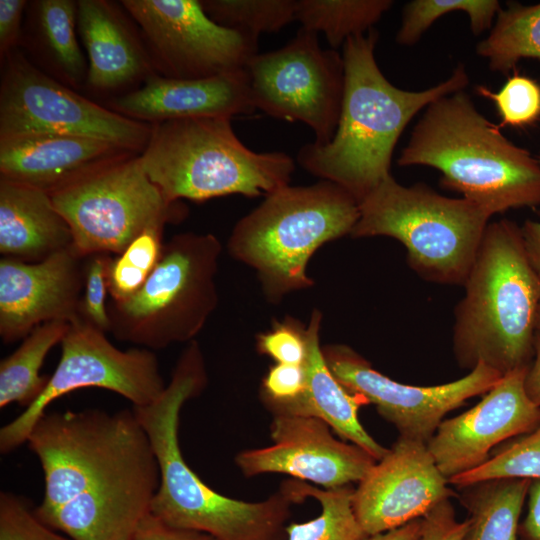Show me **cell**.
<instances>
[{"mask_svg": "<svg viewBox=\"0 0 540 540\" xmlns=\"http://www.w3.org/2000/svg\"><path fill=\"white\" fill-rule=\"evenodd\" d=\"M26 442L44 474L39 519L64 505H151L158 489V462L133 409L45 412Z\"/></svg>", "mask_w": 540, "mask_h": 540, "instance_id": "obj_1", "label": "cell"}, {"mask_svg": "<svg viewBox=\"0 0 540 540\" xmlns=\"http://www.w3.org/2000/svg\"><path fill=\"white\" fill-rule=\"evenodd\" d=\"M372 28L343 45L345 86L338 125L331 141L302 146L298 163L321 180L331 181L360 203L391 175L395 146L405 127L430 103L464 90L469 83L463 63L444 81L422 91L394 86L380 70Z\"/></svg>", "mask_w": 540, "mask_h": 540, "instance_id": "obj_2", "label": "cell"}, {"mask_svg": "<svg viewBox=\"0 0 540 540\" xmlns=\"http://www.w3.org/2000/svg\"><path fill=\"white\" fill-rule=\"evenodd\" d=\"M207 383L205 361L196 340L188 343L170 382L152 403L133 406L156 456L160 481L150 513L164 523L209 534L217 540H284L291 493L280 490L260 502L236 500L216 492L188 466L178 439L184 403Z\"/></svg>", "mask_w": 540, "mask_h": 540, "instance_id": "obj_3", "label": "cell"}, {"mask_svg": "<svg viewBox=\"0 0 540 540\" xmlns=\"http://www.w3.org/2000/svg\"><path fill=\"white\" fill-rule=\"evenodd\" d=\"M481 114L464 90L430 103L402 149L399 166H429L441 184L489 215L540 206V163Z\"/></svg>", "mask_w": 540, "mask_h": 540, "instance_id": "obj_4", "label": "cell"}, {"mask_svg": "<svg viewBox=\"0 0 540 540\" xmlns=\"http://www.w3.org/2000/svg\"><path fill=\"white\" fill-rule=\"evenodd\" d=\"M454 310L452 344L463 369L479 363L504 376L534 355L540 280L512 220L489 222Z\"/></svg>", "mask_w": 540, "mask_h": 540, "instance_id": "obj_5", "label": "cell"}, {"mask_svg": "<svg viewBox=\"0 0 540 540\" xmlns=\"http://www.w3.org/2000/svg\"><path fill=\"white\" fill-rule=\"evenodd\" d=\"M359 203L327 181L283 186L242 217L227 242L230 255L256 270L268 300L313 285L309 259L324 243L351 233Z\"/></svg>", "mask_w": 540, "mask_h": 540, "instance_id": "obj_6", "label": "cell"}, {"mask_svg": "<svg viewBox=\"0 0 540 540\" xmlns=\"http://www.w3.org/2000/svg\"><path fill=\"white\" fill-rule=\"evenodd\" d=\"M140 160L149 179L170 202L230 194L265 196L288 185L295 169L293 159L283 152L249 149L228 118L151 124Z\"/></svg>", "mask_w": 540, "mask_h": 540, "instance_id": "obj_7", "label": "cell"}, {"mask_svg": "<svg viewBox=\"0 0 540 540\" xmlns=\"http://www.w3.org/2000/svg\"><path fill=\"white\" fill-rule=\"evenodd\" d=\"M491 217L466 198L441 195L421 182L404 186L390 175L359 203L350 236L394 238L421 278L464 285Z\"/></svg>", "mask_w": 540, "mask_h": 540, "instance_id": "obj_8", "label": "cell"}, {"mask_svg": "<svg viewBox=\"0 0 540 540\" xmlns=\"http://www.w3.org/2000/svg\"><path fill=\"white\" fill-rule=\"evenodd\" d=\"M221 251L211 233L174 235L142 288L124 302L107 304L110 333L152 351L193 341L218 303Z\"/></svg>", "mask_w": 540, "mask_h": 540, "instance_id": "obj_9", "label": "cell"}, {"mask_svg": "<svg viewBox=\"0 0 540 540\" xmlns=\"http://www.w3.org/2000/svg\"><path fill=\"white\" fill-rule=\"evenodd\" d=\"M68 223L74 251L121 254L154 225L180 222L187 209L168 201L144 171L140 154L126 153L48 192Z\"/></svg>", "mask_w": 540, "mask_h": 540, "instance_id": "obj_10", "label": "cell"}, {"mask_svg": "<svg viewBox=\"0 0 540 540\" xmlns=\"http://www.w3.org/2000/svg\"><path fill=\"white\" fill-rule=\"evenodd\" d=\"M245 72L255 109L302 122L316 144L331 141L344 95V61L337 50L320 46L317 33L301 27L283 47L253 56Z\"/></svg>", "mask_w": 540, "mask_h": 540, "instance_id": "obj_11", "label": "cell"}, {"mask_svg": "<svg viewBox=\"0 0 540 540\" xmlns=\"http://www.w3.org/2000/svg\"><path fill=\"white\" fill-rule=\"evenodd\" d=\"M61 356L41 395L0 429V452L10 453L27 441L50 403L82 388L106 389L129 400L133 406L155 401L166 384L152 350H121L84 319L69 324L61 341Z\"/></svg>", "mask_w": 540, "mask_h": 540, "instance_id": "obj_12", "label": "cell"}, {"mask_svg": "<svg viewBox=\"0 0 540 540\" xmlns=\"http://www.w3.org/2000/svg\"><path fill=\"white\" fill-rule=\"evenodd\" d=\"M3 60L0 137L55 133L106 141L137 154L145 149L150 124L127 118L79 95L16 50Z\"/></svg>", "mask_w": 540, "mask_h": 540, "instance_id": "obj_13", "label": "cell"}, {"mask_svg": "<svg viewBox=\"0 0 540 540\" xmlns=\"http://www.w3.org/2000/svg\"><path fill=\"white\" fill-rule=\"evenodd\" d=\"M163 76L202 79L244 70L258 38L217 24L199 0H123Z\"/></svg>", "mask_w": 540, "mask_h": 540, "instance_id": "obj_14", "label": "cell"}, {"mask_svg": "<svg viewBox=\"0 0 540 540\" xmlns=\"http://www.w3.org/2000/svg\"><path fill=\"white\" fill-rule=\"evenodd\" d=\"M322 351L332 374L346 390L375 405L377 412L395 426L399 436L426 444L446 414L468 399L487 393L502 378L497 371L479 363L458 380L435 386H413L375 370L346 345H328Z\"/></svg>", "mask_w": 540, "mask_h": 540, "instance_id": "obj_15", "label": "cell"}, {"mask_svg": "<svg viewBox=\"0 0 540 540\" xmlns=\"http://www.w3.org/2000/svg\"><path fill=\"white\" fill-rule=\"evenodd\" d=\"M270 430L273 445L236 455L246 477L283 473L333 489L359 483L377 462L361 447L335 439L316 417L276 414Z\"/></svg>", "mask_w": 540, "mask_h": 540, "instance_id": "obj_16", "label": "cell"}, {"mask_svg": "<svg viewBox=\"0 0 540 540\" xmlns=\"http://www.w3.org/2000/svg\"><path fill=\"white\" fill-rule=\"evenodd\" d=\"M427 444L399 436L354 490L353 508L367 535L424 517L454 492Z\"/></svg>", "mask_w": 540, "mask_h": 540, "instance_id": "obj_17", "label": "cell"}, {"mask_svg": "<svg viewBox=\"0 0 540 540\" xmlns=\"http://www.w3.org/2000/svg\"><path fill=\"white\" fill-rule=\"evenodd\" d=\"M528 368L502 376L479 403L438 426L427 447L447 480L481 466L495 447L540 423V407L525 389Z\"/></svg>", "mask_w": 540, "mask_h": 540, "instance_id": "obj_18", "label": "cell"}, {"mask_svg": "<svg viewBox=\"0 0 540 540\" xmlns=\"http://www.w3.org/2000/svg\"><path fill=\"white\" fill-rule=\"evenodd\" d=\"M84 261L72 246L35 263L1 258L0 336L5 344L44 323L81 318Z\"/></svg>", "mask_w": 540, "mask_h": 540, "instance_id": "obj_19", "label": "cell"}, {"mask_svg": "<svg viewBox=\"0 0 540 540\" xmlns=\"http://www.w3.org/2000/svg\"><path fill=\"white\" fill-rule=\"evenodd\" d=\"M110 109L150 125L191 118L231 119L256 110L245 69L202 79L152 73L140 88L112 100Z\"/></svg>", "mask_w": 540, "mask_h": 540, "instance_id": "obj_20", "label": "cell"}, {"mask_svg": "<svg viewBox=\"0 0 540 540\" xmlns=\"http://www.w3.org/2000/svg\"><path fill=\"white\" fill-rule=\"evenodd\" d=\"M126 153L130 151L115 144L76 135L31 133L0 137V178L50 192Z\"/></svg>", "mask_w": 540, "mask_h": 540, "instance_id": "obj_21", "label": "cell"}, {"mask_svg": "<svg viewBox=\"0 0 540 540\" xmlns=\"http://www.w3.org/2000/svg\"><path fill=\"white\" fill-rule=\"evenodd\" d=\"M77 27L88 56V84L109 91L154 72L146 45L122 11L105 0L77 1Z\"/></svg>", "mask_w": 540, "mask_h": 540, "instance_id": "obj_22", "label": "cell"}, {"mask_svg": "<svg viewBox=\"0 0 540 540\" xmlns=\"http://www.w3.org/2000/svg\"><path fill=\"white\" fill-rule=\"evenodd\" d=\"M71 229L48 192L0 178V253L40 262L71 247Z\"/></svg>", "mask_w": 540, "mask_h": 540, "instance_id": "obj_23", "label": "cell"}, {"mask_svg": "<svg viewBox=\"0 0 540 540\" xmlns=\"http://www.w3.org/2000/svg\"><path fill=\"white\" fill-rule=\"evenodd\" d=\"M321 319V313L314 310L306 328L305 391L296 401L276 414L319 418L340 437L361 447L379 461L389 449L379 444L359 420L358 410L367 404L366 401L346 390L329 369L319 341Z\"/></svg>", "mask_w": 540, "mask_h": 540, "instance_id": "obj_24", "label": "cell"}, {"mask_svg": "<svg viewBox=\"0 0 540 540\" xmlns=\"http://www.w3.org/2000/svg\"><path fill=\"white\" fill-rule=\"evenodd\" d=\"M530 483L502 478L459 488L468 511L466 540H520L519 520Z\"/></svg>", "mask_w": 540, "mask_h": 540, "instance_id": "obj_25", "label": "cell"}, {"mask_svg": "<svg viewBox=\"0 0 540 540\" xmlns=\"http://www.w3.org/2000/svg\"><path fill=\"white\" fill-rule=\"evenodd\" d=\"M69 323L54 321L36 327L21 345L0 362V408L18 403L27 408L43 392L50 376L40 369L49 351L61 343Z\"/></svg>", "mask_w": 540, "mask_h": 540, "instance_id": "obj_26", "label": "cell"}, {"mask_svg": "<svg viewBox=\"0 0 540 540\" xmlns=\"http://www.w3.org/2000/svg\"><path fill=\"white\" fill-rule=\"evenodd\" d=\"M476 53L487 60L490 70L505 74L516 70L522 59L540 61V3L511 2L501 8Z\"/></svg>", "mask_w": 540, "mask_h": 540, "instance_id": "obj_27", "label": "cell"}, {"mask_svg": "<svg viewBox=\"0 0 540 540\" xmlns=\"http://www.w3.org/2000/svg\"><path fill=\"white\" fill-rule=\"evenodd\" d=\"M282 486L297 503L312 497L321 505L318 517L286 527L287 540H364L368 536L354 512L355 489L351 485L320 489L300 480H288Z\"/></svg>", "mask_w": 540, "mask_h": 540, "instance_id": "obj_28", "label": "cell"}, {"mask_svg": "<svg viewBox=\"0 0 540 540\" xmlns=\"http://www.w3.org/2000/svg\"><path fill=\"white\" fill-rule=\"evenodd\" d=\"M33 8L45 57L63 80L73 86L81 84L87 79L88 67L76 38L77 1L41 0Z\"/></svg>", "mask_w": 540, "mask_h": 540, "instance_id": "obj_29", "label": "cell"}, {"mask_svg": "<svg viewBox=\"0 0 540 540\" xmlns=\"http://www.w3.org/2000/svg\"><path fill=\"white\" fill-rule=\"evenodd\" d=\"M391 0H297L295 20L301 27L323 33L331 49L365 33L392 7Z\"/></svg>", "mask_w": 540, "mask_h": 540, "instance_id": "obj_30", "label": "cell"}, {"mask_svg": "<svg viewBox=\"0 0 540 540\" xmlns=\"http://www.w3.org/2000/svg\"><path fill=\"white\" fill-rule=\"evenodd\" d=\"M500 10L497 0H413L403 8L396 42L401 46L416 44L436 19L456 11L465 13L472 33L480 35L492 28Z\"/></svg>", "mask_w": 540, "mask_h": 540, "instance_id": "obj_31", "label": "cell"}, {"mask_svg": "<svg viewBox=\"0 0 540 540\" xmlns=\"http://www.w3.org/2000/svg\"><path fill=\"white\" fill-rule=\"evenodd\" d=\"M164 229L165 225L147 228L121 254L111 256L107 271L111 301L124 302L145 284L161 258Z\"/></svg>", "mask_w": 540, "mask_h": 540, "instance_id": "obj_32", "label": "cell"}, {"mask_svg": "<svg viewBox=\"0 0 540 540\" xmlns=\"http://www.w3.org/2000/svg\"><path fill=\"white\" fill-rule=\"evenodd\" d=\"M297 0H202L207 15L226 28L259 37L295 20Z\"/></svg>", "mask_w": 540, "mask_h": 540, "instance_id": "obj_33", "label": "cell"}, {"mask_svg": "<svg viewBox=\"0 0 540 540\" xmlns=\"http://www.w3.org/2000/svg\"><path fill=\"white\" fill-rule=\"evenodd\" d=\"M502 478L540 480V423L532 431L501 444L481 466L448 482L462 488Z\"/></svg>", "mask_w": 540, "mask_h": 540, "instance_id": "obj_34", "label": "cell"}, {"mask_svg": "<svg viewBox=\"0 0 540 540\" xmlns=\"http://www.w3.org/2000/svg\"><path fill=\"white\" fill-rule=\"evenodd\" d=\"M476 91L494 103L501 119L500 128L526 127L540 118V84L517 70L498 91L483 85L477 86Z\"/></svg>", "mask_w": 540, "mask_h": 540, "instance_id": "obj_35", "label": "cell"}, {"mask_svg": "<svg viewBox=\"0 0 540 540\" xmlns=\"http://www.w3.org/2000/svg\"><path fill=\"white\" fill-rule=\"evenodd\" d=\"M34 509L26 497L1 492L0 540H72L44 524Z\"/></svg>", "mask_w": 540, "mask_h": 540, "instance_id": "obj_36", "label": "cell"}, {"mask_svg": "<svg viewBox=\"0 0 540 540\" xmlns=\"http://www.w3.org/2000/svg\"><path fill=\"white\" fill-rule=\"evenodd\" d=\"M111 255L96 253L84 261V289L80 303V316L104 333L110 332L111 320L106 304L107 271Z\"/></svg>", "mask_w": 540, "mask_h": 540, "instance_id": "obj_37", "label": "cell"}, {"mask_svg": "<svg viewBox=\"0 0 540 540\" xmlns=\"http://www.w3.org/2000/svg\"><path fill=\"white\" fill-rule=\"evenodd\" d=\"M260 353L276 363L303 365L307 357V332L296 320L286 318L257 337Z\"/></svg>", "mask_w": 540, "mask_h": 540, "instance_id": "obj_38", "label": "cell"}, {"mask_svg": "<svg viewBox=\"0 0 540 540\" xmlns=\"http://www.w3.org/2000/svg\"><path fill=\"white\" fill-rule=\"evenodd\" d=\"M305 388L304 364L275 363L262 380L261 398L273 414H276L296 401L304 393Z\"/></svg>", "mask_w": 540, "mask_h": 540, "instance_id": "obj_39", "label": "cell"}, {"mask_svg": "<svg viewBox=\"0 0 540 540\" xmlns=\"http://www.w3.org/2000/svg\"><path fill=\"white\" fill-rule=\"evenodd\" d=\"M468 520L459 521L449 500H445L422 517L419 540H466Z\"/></svg>", "mask_w": 540, "mask_h": 540, "instance_id": "obj_40", "label": "cell"}, {"mask_svg": "<svg viewBox=\"0 0 540 540\" xmlns=\"http://www.w3.org/2000/svg\"><path fill=\"white\" fill-rule=\"evenodd\" d=\"M132 540H217L213 536L194 530L170 526L152 513L139 523Z\"/></svg>", "mask_w": 540, "mask_h": 540, "instance_id": "obj_41", "label": "cell"}, {"mask_svg": "<svg viewBox=\"0 0 540 540\" xmlns=\"http://www.w3.org/2000/svg\"><path fill=\"white\" fill-rule=\"evenodd\" d=\"M27 2L0 0V54L3 60L15 50L20 38L21 19Z\"/></svg>", "mask_w": 540, "mask_h": 540, "instance_id": "obj_42", "label": "cell"}, {"mask_svg": "<svg viewBox=\"0 0 540 540\" xmlns=\"http://www.w3.org/2000/svg\"><path fill=\"white\" fill-rule=\"evenodd\" d=\"M527 513L519 526L520 540H540V480H532L528 491Z\"/></svg>", "mask_w": 540, "mask_h": 540, "instance_id": "obj_43", "label": "cell"}, {"mask_svg": "<svg viewBox=\"0 0 540 540\" xmlns=\"http://www.w3.org/2000/svg\"><path fill=\"white\" fill-rule=\"evenodd\" d=\"M520 229L527 258L540 280V221L528 219Z\"/></svg>", "mask_w": 540, "mask_h": 540, "instance_id": "obj_44", "label": "cell"}, {"mask_svg": "<svg viewBox=\"0 0 540 540\" xmlns=\"http://www.w3.org/2000/svg\"><path fill=\"white\" fill-rule=\"evenodd\" d=\"M525 389L529 398L540 407V330L534 337V355L525 376Z\"/></svg>", "mask_w": 540, "mask_h": 540, "instance_id": "obj_45", "label": "cell"}, {"mask_svg": "<svg viewBox=\"0 0 540 540\" xmlns=\"http://www.w3.org/2000/svg\"><path fill=\"white\" fill-rule=\"evenodd\" d=\"M422 532V518L383 533L368 535L364 540H419Z\"/></svg>", "mask_w": 540, "mask_h": 540, "instance_id": "obj_46", "label": "cell"}, {"mask_svg": "<svg viewBox=\"0 0 540 540\" xmlns=\"http://www.w3.org/2000/svg\"><path fill=\"white\" fill-rule=\"evenodd\" d=\"M535 328L536 330H540V303L536 313Z\"/></svg>", "mask_w": 540, "mask_h": 540, "instance_id": "obj_47", "label": "cell"}, {"mask_svg": "<svg viewBox=\"0 0 540 540\" xmlns=\"http://www.w3.org/2000/svg\"><path fill=\"white\" fill-rule=\"evenodd\" d=\"M536 157H537V159H538V161L540 163V154L538 156H536Z\"/></svg>", "mask_w": 540, "mask_h": 540, "instance_id": "obj_48", "label": "cell"}]
</instances>
